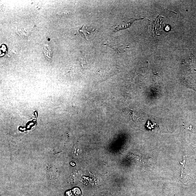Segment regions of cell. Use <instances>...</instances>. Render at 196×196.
I'll return each mask as SVG.
<instances>
[{
  "label": "cell",
  "instance_id": "277c9868",
  "mask_svg": "<svg viewBox=\"0 0 196 196\" xmlns=\"http://www.w3.org/2000/svg\"><path fill=\"white\" fill-rule=\"evenodd\" d=\"M80 32H81L82 33H83L84 34V36H85V37L87 40V36L90 33L89 32L88 29L87 28L85 27L84 25L82 28H81V29H80Z\"/></svg>",
  "mask_w": 196,
  "mask_h": 196
},
{
  "label": "cell",
  "instance_id": "5b68a950",
  "mask_svg": "<svg viewBox=\"0 0 196 196\" xmlns=\"http://www.w3.org/2000/svg\"><path fill=\"white\" fill-rule=\"evenodd\" d=\"M6 51V46L3 45L2 46L1 49V57L5 54V52Z\"/></svg>",
  "mask_w": 196,
  "mask_h": 196
},
{
  "label": "cell",
  "instance_id": "6da1fadb",
  "mask_svg": "<svg viewBox=\"0 0 196 196\" xmlns=\"http://www.w3.org/2000/svg\"><path fill=\"white\" fill-rule=\"evenodd\" d=\"M108 46L112 48L116 51L118 52H122L123 51V46L119 43H116L115 42H110L107 43L105 44Z\"/></svg>",
  "mask_w": 196,
  "mask_h": 196
},
{
  "label": "cell",
  "instance_id": "3957f363",
  "mask_svg": "<svg viewBox=\"0 0 196 196\" xmlns=\"http://www.w3.org/2000/svg\"><path fill=\"white\" fill-rule=\"evenodd\" d=\"M44 53L48 59L51 58V49L49 45H45V47H44Z\"/></svg>",
  "mask_w": 196,
  "mask_h": 196
},
{
  "label": "cell",
  "instance_id": "7a4b0ae2",
  "mask_svg": "<svg viewBox=\"0 0 196 196\" xmlns=\"http://www.w3.org/2000/svg\"><path fill=\"white\" fill-rule=\"evenodd\" d=\"M135 20H131V22H128L126 23L125 22H123L121 24H119L118 25L117 27H116L115 29H114V31H118L120 30H121L124 29L129 27L131 26L132 22Z\"/></svg>",
  "mask_w": 196,
  "mask_h": 196
}]
</instances>
